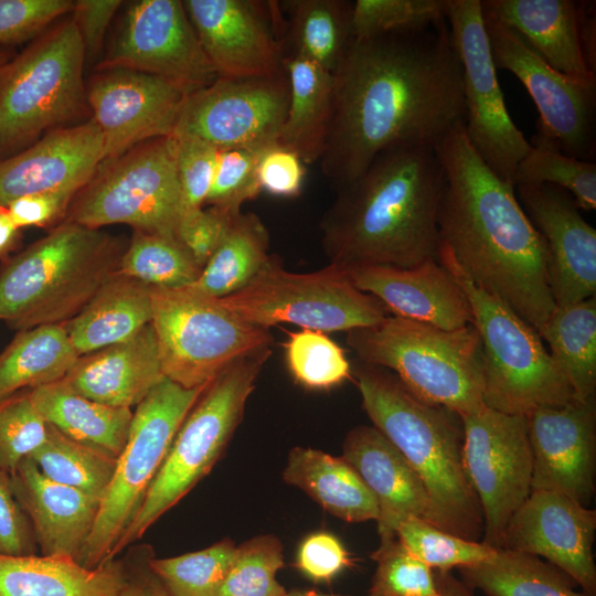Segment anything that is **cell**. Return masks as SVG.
Listing matches in <instances>:
<instances>
[{"instance_id": "obj_1", "label": "cell", "mask_w": 596, "mask_h": 596, "mask_svg": "<svg viewBox=\"0 0 596 596\" xmlns=\"http://www.w3.org/2000/svg\"><path fill=\"white\" fill-rule=\"evenodd\" d=\"M333 81L319 161L336 189L390 148L436 147L465 119L462 67L447 20L412 33L351 38Z\"/></svg>"}, {"instance_id": "obj_2", "label": "cell", "mask_w": 596, "mask_h": 596, "mask_svg": "<svg viewBox=\"0 0 596 596\" xmlns=\"http://www.w3.org/2000/svg\"><path fill=\"white\" fill-rule=\"evenodd\" d=\"M444 187L437 225L467 276L538 332L555 308L546 244L522 209L514 187L471 146L464 121L438 142Z\"/></svg>"}, {"instance_id": "obj_3", "label": "cell", "mask_w": 596, "mask_h": 596, "mask_svg": "<svg viewBox=\"0 0 596 596\" xmlns=\"http://www.w3.org/2000/svg\"><path fill=\"white\" fill-rule=\"evenodd\" d=\"M444 169L436 147L403 145L377 155L337 188L319 228L329 264L414 267L438 260Z\"/></svg>"}, {"instance_id": "obj_4", "label": "cell", "mask_w": 596, "mask_h": 596, "mask_svg": "<svg viewBox=\"0 0 596 596\" xmlns=\"http://www.w3.org/2000/svg\"><path fill=\"white\" fill-rule=\"evenodd\" d=\"M351 369L373 426L398 449L425 488L424 520L468 540L482 538L481 508L462 466L460 416L417 400L386 369L359 360Z\"/></svg>"}, {"instance_id": "obj_5", "label": "cell", "mask_w": 596, "mask_h": 596, "mask_svg": "<svg viewBox=\"0 0 596 596\" xmlns=\"http://www.w3.org/2000/svg\"><path fill=\"white\" fill-rule=\"evenodd\" d=\"M128 242L63 221L0 265V320L18 331L64 324L119 269Z\"/></svg>"}, {"instance_id": "obj_6", "label": "cell", "mask_w": 596, "mask_h": 596, "mask_svg": "<svg viewBox=\"0 0 596 596\" xmlns=\"http://www.w3.org/2000/svg\"><path fill=\"white\" fill-rule=\"evenodd\" d=\"M358 360L391 371L417 400L460 417L485 406L479 334L473 324L444 330L389 315L347 332Z\"/></svg>"}, {"instance_id": "obj_7", "label": "cell", "mask_w": 596, "mask_h": 596, "mask_svg": "<svg viewBox=\"0 0 596 596\" xmlns=\"http://www.w3.org/2000/svg\"><path fill=\"white\" fill-rule=\"evenodd\" d=\"M438 260L470 304L472 324L481 341L483 404L501 413L526 416L573 400L539 332L501 299L477 286L441 243Z\"/></svg>"}, {"instance_id": "obj_8", "label": "cell", "mask_w": 596, "mask_h": 596, "mask_svg": "<svg viewBox=\"0 0 596 596\" xmlns=\"http://www.w3.org/2000/svg\"><path fill=\"white\" fill-rule=\"evenodd\" d=\"M270 354L272 348L244 356L206 385L178 429L137 515L117 544L115 558L211 471L241 423Z\"/></svg>"}, {"instance_id": "obj_9", "label": "cell", "mask_w": 596, "mask_h": 596, "mask_svg": "<svg viewBox=\"0 0 596 596\" xmlns=\"http://www.w3.org/2000/svg\"><path fill=\"white\" fill-rule=\"evenodd\" d=\"M85 60L77 28L68 18L4 64L0 72V159L83 114L87 105Z\"/></svg>"}, {"instance_id": "obj_10", "label": "cell", "mask_w": 596, "mask_h": 596, "mask_svg": "<svg viewBox=\"0 0 596 596\" xmlns=\"http://www.w3.org/2000/svg\"><path fill=\"white\" fill-rule=\"evenodd\" d=\"M150 296L162 372L185 389L204 386L235 361L272 348L269 329L247 323L193 285L150 287Z\"/></svg>"}, {"instance_id": "obj_11", "label": "cell", "mask_w": 596, "mask_h": 596, "mask_svg": "<svg viewBox=\"0 0 596 596\" xmlns=\"http://www.w3.org/2000/svg\"><path fill=\"white\" fill-rule=\"evenodd\" d=\"M206 385L185 389L164 377L136 406L127 441L117 457L78 564L96 568L115 558L117 544L137 515L178 429Z\"/></svg>"}, {"instance_id": "obj_12", "label": "cell", "mask_w": 596, "mask_h": 596, "mask_svg": "<svg viewBox=\"0 0 596 596\" xmlns=\"http://www.w3.org/2000/svg\"><path fill=\"white\" fill-rule=\"evenodd\" d=\"M183 210L175 139L170 136L104 159L75 194L64 221L92 228L126 224L134 231L175 237Z\"/></svg>"}, {"instance_id": "obj_13", "label": "cell", "mask_w": 596, "mask_h": 596, "mask_svg": "<svg viewBox=\"0 0 596 596\" xmlns=\"http://www.w3.org/2000/svg\"><path fill=\"white\" fill-rule=\"evenodd\" d=\"M221 300L242 320L265 329L290 323L348 332L390 315L379 299L352 284L345 269L329 264L311 273H291L273 255L249 284Z\"/></svg>"}, {"instance_id": "obj_14", "label": "cell", "mask_w": 596, "mask_h": 596, "mask_svg": "<svg viewBox=\"0 0 596 596\" xmlns=\"http://www.w3.org/2000/svg\"><path fill=\"white\" fill-rule=\"evenodd\" d=\"M446 20L462 67L466 135L486 164L512 184L515 169L531 145L508 113L481 0H447Z\"/></svg>"}, {"instance_id": "obj_15", "label": "cell", "mask_w": 596, "mask_h": 596, "mask_svg": "<svg viewBox=\"0 0 596 596\" xmlns=\"http://www.w3.org/2000/svg\"><path fill=\"white\" fill-rule=\"evenodd\" d=\"M462 466L482 512V542L502 549L509 520L531 493L532 454L525 415L486 405L461 416Z\"/></svg>"}, {"instance_id": "obj_16", "label": "cell", "mask_w": 596, "mask_h": 596, "mask_svg": "<svg viewBox=\"0 0 596 596\" xmlns=\"http://www.w3.org/2000/svg\"><path fill=\"white\" fill-rule=\"evenodd\" d=\"M485 24L496 68L507 70L519 78L540 114L532 140L592 161L596 86L579 83L553 68L512 30L486 19Z\"/></svg>"}, {"instance_id": "obj_17", "label": "cell", "mask_w": 596, "mask_h": 596, "mask_svg": "<svg viewBox=\"0 0 596 596\" xmlns=\"http://www.w3.org/2000/svg\"><path fill=\"white\" fill-rule=\"evenodd\" d=\"M130 70L158 76L185 95L217 77L180 0H139L124 15L97 71Z\"/></svg>"}, {"instance_id": "obj_18", "label": "cell", "mask_w": 596, "mask_h": 596, "mask_svg": "<svg viewBox=\"0 0 596 596\" xmlns=\"http://www.w3.org/2000/svg\"><path fill=\"white\" fill-rule=\"evenodd\" d=\"M286 73L273 77H216L187 95L172 136L200 138L219 150H264L277 143L288 105Z\"/></svg>"}, {"instance_id": "obj_19", "label": "cell", "mask_w": 596, "mask_h": 596, "mask_svg": "<svg viewBox=\"0 0 596 596\" xmlns=\"http://www.w3.org/2000/svg\"><path fill=\"white\" fill-rule=\"evenodd\" d=\"M198 40L217 77L257 78L285 73L286 41L276 1L184 0Z\"/></svg>"}, {"instance_id": "obj_20", "label": "cell", "mask_w": 596, "mask_h": 596, "mask_svg": "<svg viewBox=\"0 0 596 596\" xmlns=\"http://www.w3.org/2000/svg\"><path fill=\"white\" fill-rule=\"evenodd\" d=\"M86 100L104 143V159L145 141L173 135L187 95L155 75L130 70L97 71ZM103 159V160H104Z\"/></svg>"}, {"instance_id": "obj_21", "label": "cell", "mask_w": 596, "mask_h": 596, "mask_svg": "<svg viewBox=\"0 0 596 596\" xmlns=\"http://www.w3.org/2000/svg\"><path fill=\"white\" fill-rule=\"evenodd\" d=\"M595 510L556 492L534 490L509 520L502 549L545 558L595 596Z\"/></svg>"}, {"instance_id": "obj_22", "label": "cell", "mask_w": 596, "mask_h": 596, "mask_svg": "<svg viewBox=\"0 0 596 596\" xmlns=\"http://www.w3.org/2000/svg\"><path fill=\"white\" fill-rule=\"evenodd\" d=\"M531 491L566 496L587 507L595 492L596 403L571 400L529 415Z\"/></svg>"}, {"instance_id": "obj_23", "label": "cell", "mask_w": 596, "mask_h": 596, "mask_svg": "<svg viewBox=\"0 0 596 596\" xmlns=\"http://www.w3.org/2000/svg\"><path fill=\"white\" fill-rule=\"evenodd\" d=\"M515 188L522 209L546 244L549 285L555 307L595 297L596 231L573 198L551 184Z\"/></svg>"}, {"instance_id": "obj_24", "label": "cell", "mask_w": 596, "mask_h": 596, "mask_svg": "<svg viewBox=\"0 0 596 596\" xmlns=\"http://www.w3.org/2000/svg\"><path fill=\"white\" fill-rule=\"evenodd\" d=\"M345 272L359 290L379 299L393 316L444 330L472 324L465 291L439 260L409 268L358 266Z\"/></svg>"}, {"instance_id": "obj_25", "label": "cell", "mask_w": 596, "mask_h": 596, "mask_svg": "<svg viewBox=\"0 0 596 596\" xmlns=\"http://www.w3.org/2000/svg\"><path fill=\"white\" fill-rule=\"evenodd\" d=\"M104 159L93 119L45 132L18 153L0 159V207L36 192L85 185Z\"/></svg>"}, {"instance_id": "obj_26", "label": "cell", "mask_w": 596, "mask_h": 596, "mask_svg": "<svg viewBox=\"0 0 596 596\" xmlns=\"http://www.w3.org/2000/svg\"><path fill=\"white\" fill-rule=\"evenodd\" d=\"M11 487L46 556L77 558L95 524L100 499L44 476L24 458L10 471Z\"/></svg>"}, {"instance_id": "obj_27", "label": "cell", "mask_w": 596, "mask_h": 596, "mask_svg": "<svg viewBox=\"0 0 596 596\" xmlns=\"http://www.w3.org/2000/svg\"><path fill=\"white\" fill-rule=\"evenodd\" d=\"M585 1L483 0L482 15L517 33L549 65L585 85L596 86L582 41Z\"/></svg>"}, {"instance_id": "obj_28", "label": "cell", "mask_w": 596, "mask_h": 596, "mask_svg": "<svg viewBox=\"0 0 596 596\" xmlns=\"http://www.w3.org/2000/svg\"><path fill=\"white\" fill-rule=\"evenodd\" d=\"M342 449V457L359 473L376 501L380 540L395 538L400 524L409 518L424 519L428 500L421 479L376 427L359 425L352 428Z\"/></svg>"}, {"instance_id": "obj_29", "label": "cell", "mask_w": 596, "mask_h": 596, "mask_svg": "<svg viewBox=\"0 0 596 596\" xmlns=\"http://www.w3.org/2000/svg\"><path fill=\"white\" fill-rule=\"evenodd\" d=\"M164 377L149 323L128 340L77 356L63 380L85 397L131 409Z\"/></svg>"}, {"instance_id": "obj_30", "label": "cell", "mask_w": 596, "mask_h": 596, "mask_svg": "<svg viewBox=\"0 0 596 596\" xmlns=\"http://www.w3.org/2000/svg\"><path fill=\"white\" fill-rule=\"evenodd\" d=\"M151 318L150 286L116 272L63 327L81 356L132 338Z\"/></svg>"}, {"instance_id": "obj_31", "label": "cell", "mask_w": 596, "mask_h": 596, "mask_svg": "<svg viewBox=\"0 0 596 596\" xmlns=\"http://www.w3.org/2000/svg\"><path fill=\"white\" fill-rule=\"evenodd\" d=\"M123 558L86 568L68 556L0 555V596H116Z\"/></svg>"}, {"instance_id": "obj_32", "label": "cell", "mask_w": 596, "mask_h": 596, "mask_svg": "<svg viewBox=\"0 0 596 596\" xmlns=\"http://www.w3.org/2000/svg\"><path fill=\"white\" fill-rule=\"evenodd\" d=\"M288 105L277 143L294 151L304 163L319 161L328 135L333 74L296 54H286Z\"/></svg>"}, {"instance_id": "obj_33", "label": "cell", "mask_w": 596, "mask_h": 596, "mask_svg": "<svg viewBox=\"0 0 596 596\" xmlns=\"http://www.w3.org/2000/svg\"><path fill=\"white\" fill-rule=\"evenodd\" d=\"M283 478L345 522L377 519L379 509L373 494L343 457L309 447H295L288 454Z\"/></svg>"}, {"instance_id": "obj_34", "label": "cell", "mask_w": 596, "mask_h": 596, "mask_svg": "<svg viewBox=\"0 0 596 596\" xmlns=\"http://www.w3.org/2000/svg\"><path fill=\"white\" fill-rule=\"evenodd\" d=\"M44 422L83 444L119 456L132 411L98 403L75 392L63 379L30 391Z\"/></svg>"}, {"instance_id": "obj_35", "label": "cell", "mask_w": 596, "mask_h": 596, "mask_svg": "<svg viewBox=\"0 0 596 596\" xmlns=\"http://www.w3.org/2000/svg\"><path fill=\"white\" fill-rule=\"evenodd\" d=\"M549 353L578 401L595 398L596 297L555 307L539 331Z\"/></svg>"}, {"instance_id": "obj_36", "label": "cell", "mask_w": 596, "mask_h": 596, "mask_svg": "<svg viewBox=\"0 0 596 596\" xmlns=\"http://www.w3.org/2000/svg\"><path fill=\"white\" fill-rule=\"evenodd\" d=\"M76 359L63 324L18 331L0 353V400L64 379Z\"/></svg>"}, {"instance_id": "obj_37", "label": "cell", "mask_w": 596, "mask_h": 596, "mask_svg": "<svg viewBox=\"0 0 596 596\" xmlns=\"http://www.w3.org/2000/svg\"><path fill=\"white\" fill-rule=\"evenodd\" d=\"M268 247L269 233L259 216L238 212L193 286L216 298L241 290L269 262Z\"/></svg>"}, {"instance_id": "obj_38", "label": "cell", "mask_w": 596, "mask_h": 596, "mask_svg": "<svg viewBox=\"0 0 596 596\" xmlns=\"http://www.w3.org/2000/svg\"><path fill=\"white\" fill-rule=\"evenodd\" d=\"M459 572L467 587L487 596H589L575 590L576 583L551 563L508 549Z\"/></svg>"}, {"instance_id": "obj_39", "label": "cell", "mask_w": 596, "mask_h": 596, "mask_svg": "<svg viewBox=\"0 0 596 596\" xmlns=\"http://www.w3.org/2000/svg\"><path fill=\"white\" fill-rule=\"evenodd\" d=\"M290 9L286 44L290 52L334 73L351 40L352 2L296 0ZM285 54V55H286Z\"/></svg>"}, {"instance_id": "obj_40", "label": "cell", "mask_w": 596, "mask_h": 596, "mask_svg": "<svg viewBox=\"0 0 596 596\" xmlns=\"http://www.w3.org/2000/svg\"><path fill=\"white\" fill-rule=\"evenodd\" d=\"M46 425L44 441L29 457L49 479L102 500L111 480L117 457Z\"/></svg>"}, {"instance_id": "obj_41", "label": "cell", "mask_w": 596, "mask_h": 596, "mask_svg": "<svg viewBox=\"0 0 596 596\" xmlns=\"http://www.w3.org/2000/svg\"><path fill=\"white\" fill-rule=\"evenodd\" d=\"M201 268L177 237L134 231L121 256L120 274L150 287L179 288L193 285Z\"/></svg>"}, {"instance_id": "obj_42", "label": "cell", "mask_w": 596, "mask_h": 596, "mask_svg": "<svg viewBox=\"0 0 596 596\" xmlns=\"http://www.w3.org/2000/svg\"><path fill=\"white\" fill-rule=\"evenodd\" d=\"M519 162L513 187L551 184L566 191L579 210L596 209V164L567 156L556 148L536 140Z\"/></svg>"}, {"instance_id": "obj_43", "label": "cell", "mask_w": 596, "mask_h": 596, "mask_svg": "<svg viewBox=\"0 0 596 596\" xmlns=\"http://www.w3.org/2000/svg\"><path fill=\"white\" fill-rule=\"evenodd\" d=\"M236 553L230 539L200 551L157 558L149 565L173 596H217Z\"/></svg>"}, {"instance_id": "obj_44", "label": "cell", "mask_w": 596, "mask_h": 596, "mask_svg": "<svg viewBox=\"0 0 596 596\" xmlns=\"http://www.w3.org/2000/svg\"><path fill=\"white\" fill-rule=\"evenodd\" d=\"M284 348L289 373L305 389L329 390L352 375L344 350L323 331L288 332Z\"/></svg>"}, {"instance_id": "obj_45", "label": "cell", "mask_w": 596, "mask_h": 596, "mask_svg": "<svg viewBox=\"0 0 596 596\" xmlns=\"http://www.w3.org/2000/svg\"><path fill=\"white\" fill-rule=\"evenodd\" d=\"M396 538L416 558L432 570L465 568L490 560L498 549L438 529L422 518H409L396 530Z\"/></svg>"}, {"instance_id": "obj_46", "label": "cell", "mask_w": 596, "mask_h": 596, "mask_svg": "<svg viewBox=\"0 0 596 596\" xmlns=\"http://www.w3.org/2000/svg\"><path fill=\"white\" fill-rule=\"evenodd\" d=\"M447 0H356L351 7V38L412 33L446 20Z\"/></svg>"}, {"instance_id": "obj_47", "label": "cell", "mask_w": 596, "mask_h": 596, "mask_svg": "<svg viewBox=\"0 0 596 596\" xmlns=\"http://www.w3.org/2000/svg\"><path fill=\"white\" fill-rule=\"evenodd\" d=\"M284 565L283 545L270 534L236 546V553L217 596H285L276 574Z\"/></svg>"}, {"instance_id": "obj_48", "label": "cell", "mask_w": 596, "mask_h": 596, "mask_svg": "<svg viewBox=\"0 0 596 596\" xmlns=\"http://www.w3.org/2000/svg\"><path fill=\"white\" fill-rule=\"evenodd\" d=\"M371 557L376 568L370 596H439L434 570L413 556L396 536L380 540Z\"/></svg>"}, {"instance_id": "obj_49", "label": "cell", "mask_w": 596, "mask_h": 596, "mask_svg": "<svg viewBox=\"0 0 596 596\" xmlns=\"http://www.w3.org/2000/svg\"><path fill=\"white\" fill-rule=\"evenodd\" d=\"M30 391L0 400V468L9 472L46 437L47 425L36 411Z\"/></svg>"}, {"instance_id": "obj_50", "label": "cell", "mask_w": 596, "mask_h": 596, "mask_svg": "<svg viewBox=\"0 0 596 596\" xmlns=\"http://www.w3.org/2000/svg\"><path fill=\"white\" fill-rule=\"evenodd\" d=\"M263 150H220L212 185L205 204L231 213L254 200L262 191L257 181V163Z\"/></svg>"}, {"instance_id": "obj_51", "label": "cell", "mask_w": 596, "mask_h": 596, "mask_svg": "<svg viewBox=\"0 0 596 596\" xmlns=\"http://www.w3.org/2000/svg\"><path fill=\"white\" fill-rule=\"evenodd\" d=\"M173 137L177 174L184 210L203 207L212 185L220 150L200 138Z\"/></svg>"}, {"instance_id": "obj_52", "label": "cell", "mask_w": 596, "mask_h": 596, "mask_svg": "<svg viewBox=\"0 0 596 596\" xmlns=\"http://www.w3.org/2000/svg\"><path fill=\"white\" fill-rule=\"evenodd\" d=\"M71 0H0V44L38 38L54 20L70 13Z\"/></svg>"}, {"instance_id": "obj_53", "label": "cell", "mask_w": 596, "mask_h": 596, "mask_svg": "<svg viewBox=\"0 0 596 596\" xmlns=\"http://www.w3.org/2000/svg\"><path fill=\"white\" fill-rule=\"evenodd\" d=\"M237 213H231L215 206L183 211L175 237L191 254L201 269L216 249L231 220Z\"/></svg>"}, {"instance_id": "obj_54", "label": "cell", "mask_w": 596, "mask_h": 596, "mask_svg": "<svg viewBox=\"0 0 596 596\" xmlns=\"http://www.w3.org/2000/svg\"><path fill=\"white\" fill-rule=\"evenodd\" d=\"M83 187L71 184L28 194L11 201L4 209L12 222L21 230L25 227L52 228L64 221L75 194Z\"/></svg>"}, {"instance_id": "obj_55", "label": "cell", "mask_w": 596, "mask_h": 596, "mask_svg": "<svg viewBox=\"0 0 596 596\" xmlns=\"http://www.w3.org/2000/svg\"><path fill=\"white\" fill-rule=\"evenodd\" d=\"M38 550L31 522L13 494L10 472L0 468V555H34Z\"/></svg>"}, {"instance_id": "obj_56", "label": "cell", "mask_w": 596, "mask_h": 596, "mask_svg": "<svg viewBox=\"0 0 596 596\" xmlns=\"http://www.w3.org/2000/svg\"><path fill=\"white\" fill-rule=\"evenodd\" d=\"M351 560L340 540L328 532H315L300 543L295 565L315 582H331Z\"/></svg>"}, {"instance_id": "obj_57", "label": "cell", "mask_w": 596, "mask_h": 596, "mask_svg": "<svg viewBox=\"0 0 596 596\" xmlns=\"http://www.w3.org/2000/svg\"><path fill=\"white\" fill-rule=\"evenodd\" d=\"M256 172L260 191L279 198H295L301 192L304 162L278 143L262 151Z\"/></svg>"}, {"instance_id": "obj_58", "label": "cell", "mask_w": 596, "mask_h": 596, "mask_svg": "<svg viewBox=\"0 0 596 596\" xmlns=\"http://www.w3.org/2000/svg\"><path fill=\"white\" fill-rule=\"evenodd\" d=\"M121 4L120 0L74 1L71 18L77 28L86 57L93 58L99 54L110 22Z\"/></svg>"}, {"instance_id": "obj_59", "label": "cell", "mask_w": 596, "mask_h": 596, "mask_svg": "<svg viewBox=\"0 0 596 596\" xmlns=\"http://www.w3.org/2000/svg\"><path fill=\"white\" fill-rule=\"evenodd\" d=\"M153 551L135 546L123 558L124 581L116 596H173L149 565Z\"/></svg>"}, {"instance_id": "obj_60", "label": "cell", "mask_w": 596, "mask_h": 596, "mask_svg": "<svg viewBox=\"0 0 596 596\" xmlns=\"http://www.w3.org/2000/svg\"><path fill=\"white\" fill-rule=\"evenodd\" d=\"M22 230L9 216L4 207H0V260H4L21 243Z\"/></svg>"}, {"instance_id": "obj_61", "label": "cell", "mask_w": 596, "mask_h": 596, "mask_svg": "<svg viewBox=\"0 0 596 596\" xmlns=\"http://www.w3.org/2000/svg\"><path fill=\"white\" fill-rule=\"evenodd\" d=\"M435 578L439 596H473L472 590L451 571H436Z\"/></svg>"}, {"instance_id": "obj_62", "label": "cell", "mask_w": 596, "mask_h": 596, "mask_svg": "<svg viewBox=\"0 0 596 596\" xmlns=\"http://www.w3.org/2000/svg\"><path fill=\"white\" fill-rule=\"evenodd\" d=\"M285 596H344V595L326 594V593H320L312 589H306V590L296 589V590L287 592ZM366 596H370V595H366Z\"/></svg>"}, {"instance_id": "obj_63", "label": "cell", "mask_w": 596, "mask_h": 596, "mask_svg": "<svg viewBox=\"0 0 596 596\" xmlns=\"http://www.w3.org/2000/svg\"><path fill=\"white\" fill-rule=\"evenodd\" d=\"M8 58H10L9 53H7V52L3 51V50H0V61H1V60H8Z\"/></svg>"}, {"instance_id": "obj_64", "label": "cell", "mask_w": 596, "mask_h": 596, "mask_svg": "<svg viewBox=\"0 0 596 596\" xmlns=\"http://www.w3.org/2000/svg\"><path fill=\"white\" fill-rule=\"evenodd\" d=\"M9 60H11V58H9ZM9 60H1V61H0V72L2 71L4 64H6Z\"/></svg>"}]
</instances>
